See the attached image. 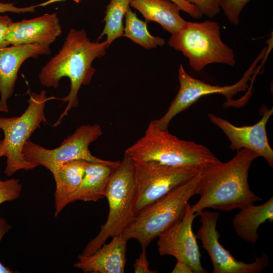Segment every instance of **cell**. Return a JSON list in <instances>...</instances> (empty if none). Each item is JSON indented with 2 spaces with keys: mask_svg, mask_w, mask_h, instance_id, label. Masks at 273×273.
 Returning <instances> with one entry per match:
<instances>
[{
  "mask_svg": "<svg viewBox=\"0 0 273 273\" xmlns=\"http://www.w3.org/2000/svg\"><path fill=\"white\" fill-rule=\"evenodd\" d=\"M258 157L250 150L241 149L231 160L201 170L196 192L200 199L191 206L192 212L197 216L206 208L230 211L261 200L250 190L248 180L250 166Z\"/></svg>",
  "mask_w": 273,
  "mask_h": 273,
  "instance_id": "6da1fadb",
  "label": "cell"
},
{
  "mask_svg": "<svg viewBox=\"0 0 273 273\" xmlns=\"http://www.w3.org/2000/svg\"><path fill=\"white\" fill-rule=\"evenodd\" d=\"M106 41L92 42L84 29H71L59 52L42 68L38 78L45 86L58 87L60 80L68 77L70 81L68 95L61 99L68 104L53 125L58 126L69 111L79 103L78 93L82 85L90 84L96 70L94 60L104 56L108 47Z\"/></svg>",
  "mask_w": 273,
  "mask_h": 273,
  "instance_id": "7a4b0ae2",
  "label": "cell"
},
{
  "mask_svg": "<svg viewBox=\"0 0 273 273\" xmlns=\"http://www.w3.org/2000/svg\"><path fill=\"white\" fill-rule=\"evenodd\" d=\"M125 154L134 161H153L175 166H194L201 170L221 161L206 146L179 139L149 123L145 134L126 149Z\"/></svg>",
  "mask_w": 273,
  "mask_h": 273,
  "instance_id": "3957f363",
  "label": "cell"
},
{
  "mask_svg": "<svg viewBox=\"0 0 273 273\" xmlns=\"http://www.w3.org/2000/svg\"><path fill=\"white\" fill-rule=\"evenodd\" d=\"M201 170L138 213L122 234L146 249L151 242L184 216L188 201L196 195Z\"/></svg>",
  "mask_w": 273,
  "mask_h": 273,
  "instance_id": "277c9868",
  "label": "cell"
},
{
  "mask_svg": "<svg viewBox=\"0 0 273 273\" xmlns=\"http://www.w3.org/2000/svg\"><path fill=\"white\" fill-rule=\"evenodd\" d=\"M105 197L109 205L107 220L101 225L97 236L85 246L81 254L83 255L95 252L108 238L121 235L135 216L134 164L132 159L125 153L122 160L110 176Z\"/></svg>",
  "mask_w": 273,
  "mask_h": 273,
  "instance_id": "5b68a950",
  "label": "cell"
},
{
  "mask_svg": "<svg viewBox=\"0 0 273 273\" xmlns=\"http://www.w3.org/2000/svg\"><path fill=\"white\" fill-rule=\"evenodd\" d=\"M28 93V107L20 115L10 117L0 116V129L4 133L1 141L0 157L6 158L5 174L13 175L21 170H32L38 166L36 164L26 160L22 150L26 142L41 123H48L44 114L46 103L52 98L47 96L45 90L39 94Z\"/></svg>",
  "mask_w": 273,
  "mask_h": 273,
  "instance_id": "8992f818",
  "label": "cell"
},
{
  "mask_svg": "<svg viewBox=\"0 0 273 273\" xmlns=\"http://www.w3.org/2000/svg\"><path fill=\"white\" fill-rule=\"evenodd\" d=\"M168 44L181 52L188 59L190 66L197 71L212 63L233 66L236 63L234 50L222 41L220 25L215 21H187L172 34Z\"/></svg>",
  "mask_w": 273,
  "mask_h": 273,
  "instance_id": "52a82bcc",
  "label": "cell"
},
{
  "mask_svg": "<svg viewBox=\"0 0 273 273\" xmlns=\"http://www.w3.org/2000/svg\"><path fill=\"white\" fill-rule=\"evenodd\" d=\"M263 50L258 57L245 72L242 78L237 83L225 86L211 85L189 75L183 65H180L178 77L179 82V90L171 102L166 113L160 119L153 120V123L162 129H168L170 121L181 112L187 110L202 97L213 94L223 95L226 101L224 108L229 107H240L247 102L243 97L239 100H234L233 97L240 92L245 91L248 88V82L255 77L253 75L256 70L257 62L264 56Z\"/></svg>",
  "mask_w": 273,
  "mask_h": 273,
  "instance_id": "ba28073f",
  "label": "cell"
},
{
  "mask_svg": "<svg viewBox=\"0 0 273 273\" xmlns=\"http://www.w3.org/2000/svg\"><path fill=\"white\" fill-rule=\"evenodd\" d=\"M102 133L98 124L82 125L57 148L47 149L29 139L25 143L22 153L26 160L45 167L51 173L61 165L75 160L105 163L116 167L120 161L100 159L93 155L89 150V145Z\"/></svg>",
  "mask_w": 273,
  "mask_h": 273,
  "instance_id": "9c48e42d",
  "label": "cell"
},
{
  "mask_svg": "<svg viewBox=\"0 0 273 273\" xmlns=\"http://www.w3.org/2000/svg\"><path fill=\"white\" fill-rule=\"evenodd\" d=\"M133 162L135 215L201 170L194 166L175 167L153 161Z\"/></svg>",
  "mask_w": 273,
  "mask_h": 273,
  "instance_id": "30bf717a",
  "label": "cell"
},
{
  "mask_svg": "<svg viewBox=\"0 0 273 273\" xmlns=\"http://www.w3.org/2000/svg\"><path fill=\"white\" fill-rule=\"evenodd\" d=\"M199 216L201 226L196 237L210 256L213 266L212 273H259L267 266L269 260L266 254L260 258L255 256L252 263H246L237 260L220 244V234L216 230L219 213L203 210Z\"/></svg>",
  "mask_w": 273,
  "mask_h": 273,
  "instance_id": "8fae6325",
  "label": "cell"
},
{
  "mask_svg": "<svg viewBox=\"0 0 273 273\" xmlns=\"http://www.w3.org/2000/svg\"><path fill=\"white\" fill-rule=\"evenodd\" d=\"M196 217L188 203L183 217L158 237V251L161 256L171 255L185 262L194 273H206L207 270L201 264L197 238L192 230Z\"/></svg>",
  "mask_w": 273,
  "mask_h": 273,
  "instance_id": "7c38bea8",
  "label": "cell"
},
{
  "mask_svg": "<svg viewBox=\"0 0 273 273\" xmlns=\"http://www.w3.org/2000/svg\"><path fill=\"white\" fill-rule=\"evenodd\" d=\"M262 110L261 119L250 126H237L212 113H209L208 116L210 121L228 137L231 143V150H250L263 157L268 165L272 167L273 150L268 143L266 125L273 114V109L265 107Z\"/></svg>",
  "mask_w": 273,
  "mask_h": 273,
  "instance_id": "4fadbf2b",
  "label": "cell"
},
{
  "mask_svg": "<svg viewBox=\"0 0 273 273\" xmlns=\"http://www.w3.org/2000/svg\"><path fill=\"white\" fill-rule=\"evenodd\" d=\"M50 46L38 43L9 46L0 49V112L8 113V101L14 93L21 65L30 58L49 55Z\"/></svg>",
  "mask_w": 273,
  "mask_h": 273,
  "instance_id": "5bb4252c",
  "label": "cell"
},
{
  "mask_svg": "<svg viewBox=\"0 0 273 273\" xmlns=\"http://www.w3.org/2000/svg\"><path fill=\"white\" fill-rule=\"evenodd\" d=\"M62 33V27L56 13H46L30 19L12 22L7 39L11 46L38 43L50 46Z\"/></svg>",
  "mask_w": 273,
  "mask_h": 273,
  "instance_id": "9a60e30c",
  "label": "cell"
},
{
  "mask_svg": "<svg viewBox=\"0 0 273 273\" xmlns=\"http://www.w3.org/2000/svg\"><path fill=\"white\" fill-rule=\"evenodd\" d=\"M127 241L122 235L112 237L92 254H79L74 266L85 273H124Z\"/></svg>",
  "mask_w": 273,
  "mask_h": 273,
  "instance_id": "2e32d148",
  "label": "cell"
},
{
  "mask_svg": "<svg viewBox=\"0 0 273 273\" xmlns=\"http://www.w3.org/2000/svg\"><path fill=\"white\" fill-rule=\"evenodd\" d=\"M88 161L75 160L66 162L52 172L56 184L54 193L55 216L57 217L80 186Z\"/></svg>",
  "mask_w": 273,
  "mask_h": 273,
  "instance_id": "e0dca14e",
  "label": "cell"
},
{
  "mask_svg": "<svg viewBox=\"0 0 273 273\" xmlns=\"http://www.w3.org/2000/svg\"><path fill=\"white\" fill-rule=\"evenodd\" d=\"M130 6L141 12L147 23L156 22L171 34L187 22L180 16L179 7L169 0H132Z\"/></svg>",
  "mask_w": 273,
  "mask_h": 273,
  "instance_id": "ac0fdd59",
  "label": "cell"
},
{
  "mask_svg": "<svg viewBox=\"0 0 273 273\" xmlns=\"http://www.w3.org/2000/svg\"><path fill=\"white\" fill-rule=\"evenodd\" d=\"M232 223L235 233L246 242L255 244L258 239L259 226L273 221V198L259 205L253 204L240 209Z\"/></svg>",
  "mask_w": 273,
  "mask_h": 273,
  "instance_id": "d6986e66",
  "label": "cell"
},
{
  "mask_svg": "<svg viewBox=\"0 0 273 273\" xmlns=\"http://www.w3.org/2000/svg\"><path fill=\"white\" fill-rule=\"evenodd\" d=\"M115 168L105 163L88 162L82 181L70 203L76 201L96 202L105 197L107 185Z\"/></svg>",
  "mask_w": 273,
  "mask_h": 273,
  "instance_id": "ffe728a7",
  "label": "cell"
},
{
  "mask_svg": "<svg viewBox=\"0 0 273 273\" xmlns=\"http://www.w3.org/2000/svg\"><path fill=\"white\" fill-rule=\"evenodd\" d=\"M132 0H111L107 7L104 21L105 25L98 38L106 35L108 46L116 38L124 35L123 18L129 10Z\"/></svg>",
  "mask_w": 273,
  "mask_h": 273,
  "instance_id": "44dd1931",
  "label": "cell"
},
{
  "mask_svg": "<svg viewBox=\"0 0 273 273\" xmlns=\"http://www.w3.org/2000/svg\"><path fill=\"white\" fill-rule=\"evenodd\" d=\"M125 16L124 36L147 49L164 44L165 40L162 37L152 35L147 29V22L139 19L130 8Z\"/></svg>",
  "mask_w": 273,
  "mask_h": 273,
  "instance_id": "7402d4cb",
  "label": "cell"
},
{
  "mask_svg": "<svg viewBox=\"0 0 273 273\" xmlns=\"http://www.w3.org/2000/svg\"><path fill=\"white\" fill-rule=\"evenodd\" d=\"M22 190V185L19 179L12 178L4 180L0 176V205L18 198Z\"/></svg>",
  "mask_w": 273,
  "mask_h": 273,
  "instance_id": "603a6c76",
  "label": "cell"
},
{
  "mask_svg": "<svg viewBox=\"0 0 273 273\" xmlns=\"http://www.w3.org/2000/svg\"><path fill=\"white\" fill-rule=\"evenodd\" d=\"M250 0H222L220 8L232 24H240V15L245 6Z\"/></svg>",
  "mask_w": 273,
  "mask_h": 273,
  "instance_id": "cb8c5ba5",
  "label": "cell"
},
{
  "mask_svg": "<svg viewBox=\"0 0 273 273\" xmlns=\"http://www.w3.org/2000/svg\"><path fill=\"white\" fill-rule=\"evenodd\" d=\"M194 5L199 11L209 18H213L220 11L222 0H187Z\"/></svg>",
  "mask_w": 273,
  "mask_h": 273,
  "instance_id": "d4e9b609",
  "label": "cell"
},
{
  "mask_svg": "<svg viewBox=\"0 0 273 273\" xmlns=\"http://www.w3.org/2000/svg\"><path fill=\"white\" fill-rule=\"evenodd\" d=\"M0 13V49L10 46L7 39V33L10 25L13 22L7 15Z\"/></svg>",
  "mask_w": 273,
  "mask_h": 273,
  "instance_id": "484cf974",
  "label": "cell"
},
{
  "mask_svg": "<svg viewBox=\"0 0 273 273\" xmlns=\"http://www.w3.org/2000/svg\"><path fill=\"white\" fill-rule=\"evenodd\" d=\"M37 7H38V5L26 7H18L13 3H6L0 2V13H5L6 12H12L17 14L33 13L35 12V8Z\"/></svg>",
  "mask_w": 273,
  "mask_h": 273,
  "instance_id": "4316f807",
  "label": "cell"
},
{
  "mask_svg": "<svg viewBox=\"0 0 273 273\" xmlns=\"http://www.w3.org/2000/svg\"><path fill=\"white\" fill-rule=\"evenodd\" d=\"M135 273H156L157 271L149 268V263L146 255V249H142L139 257L135 260L134 264Z\"/></svg>",
  "mask_w": 273,
  "mask_h": 273,
  "instance_id": "83f0119b",
  "label": "cell"
},
{
  "mask_svg": "<svg viewBox=\"0 0 273 273\" xmlns=\"http://www.w3.org/2000/svg\"><path fill=\"white\" fill-rule=\"evenodd\" d=\"M177 5L181 10L185 12L193 18L199 19L203 15L194 5L189 3L187 0H169Z\"/></svg>",
  "mask_w": 273,
  "mask_h": 273,
  "instance_id": "f1b7e54d",
  "label": "cell"
},
{
  "mask_svg": "<svg viewBox=\"0 0 273 273\" xmlns=\"http://www.w3.org/2000/svg\"><path fill=\"white\" fill-rule=\"evenodd\" d=\"M11 228L12 226L7 222L6 219L0 217V241L2 240L5 234L11 230ZM15 272H18L5 266L0 262V273Z\"/></svg>",
  "mask_w": 273,
  "mask_h": 273,
  "instance_id": "f546056e",
  "label": "cell"
},
{
  "mask_svg": "<svg viewBox=\"0 0 273 273\" xmlns=\"http://www.w3.org/2000/svg\"><path fill=\"white\" fill-rule=\"evenodd\" d=\"M172 273H194L191 268L185 262L177 260Z\"/></svg>",
  "mask_w": 273,
  "mask_h": 273,
  "instance_id": "4dcf8cb0",
  "label": "cell"
},
{
  "mask_svg": "<svg viewBox=\"0 0 273 273\" xmlns=\"http://www.w3.org/2000/svg\"><path fill=\"white\" fill-rule=\"evenodd\" d=\"M74 2L76 3H79L82 0H73Z\"/></svg>",
  "mask_w": 273,
  "mask_h": 273,
  "instance_id": "1f68e13d",
  "label": "cell"
},
{
  "mask_svg": "<svg viewBox=\"0 0 273 273\" xmlns=\"http://www.w3.org/2000/svg\"><path fill=\"white\" fill-rule=\"evenodd\" d=\"M1 141H2V140L1 139V136H0V147H1Z\"/></svg>",
  "mask_w": 273,
  "mask_h": 273,
  "instance_id": "d6a6232c",
  "label": "cell"
}]
</instances>
